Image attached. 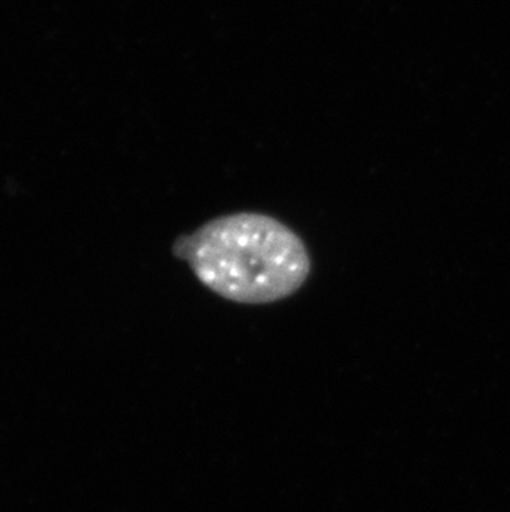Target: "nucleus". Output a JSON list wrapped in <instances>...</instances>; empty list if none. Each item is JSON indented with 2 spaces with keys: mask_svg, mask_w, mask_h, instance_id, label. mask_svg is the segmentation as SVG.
<instances>
[{
  "mask_svg": "<svg viewBox=\"0 0 510 512\" xmlns=\"http://www.w3.org/2000/svg\"><path fill=\"white\" fill-rule=\"evenodd\" d=\"M199 281L237 304H272L294 295L310 276L305 242L279 219L236 213L212 219L174 246Z\"/></svg>",
  "mask_w": 510,
  "mask_h": 512,
  "instance_id": "f257e3e1",
  "label": "nucleus"
}]
</instances>
